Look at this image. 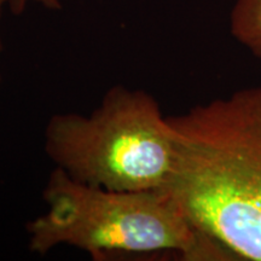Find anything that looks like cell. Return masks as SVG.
<instances>
[{
	"label": "cell",
	"mask_w": 261,
	"mask_h": 261,
	"mask_svg": "<svg viewBox=\"0 0 261 261\" xmlns=\"http://www.w3.org/2000/svg\"><path fill=\"white\" fill-rule=\"evenodd\" d=\"M171 195L191 224L237 260L261 261V85L168 116Z\"/></svg>",
	"instance_id": "obj_1"
},
{
	"label": "cell",
	"mask_w": 261,
	"mask_h": 261,
	"mask_svg": "<svg viewBox=\"0 0 261 261\" xmlns=\"http://www.w3.org/2000/svg\"><path fill=\"white\" fill-rule=\"evenodd\" d=\"M46 211L27 224L31 252L60 247L93 260L172 252L182 260H236L197 230L167 191H117L77 181L55 168L42 194Z\"/></svg>",
	"instance_id": "obj_2"
},
{
	"label": "cell",
	"mask_w": 261,
	"mask_h": 261,
	"mask_svg": "<svg viewBox=\"0 0 261 261\" xmlns=\"http://www.w3.org/2000/svg\"><path fill=\"white\" fill-rule=\"evenodd\" d=\"M44 144L55 168L108 190H161L175 162L168 116L158 100L121 85L108 91L90 114H54Z\"/></svg>",
	"instance_id": "obj_3"
},
{
	"label": "cell",
	"mask_w": 261,
	"mask_h": 261,
	"mask_svg": "<svg viewBox=\"0 0 261 261\" xmlns=\"http://www.w3.org/2000/svg\"><path fill=\"white\" fill-rule=\"evenodd\" d=\"M232 37L261 61V0H236L230 15Z\"/></svg>",
	"instance_id": "obj_4"
},
{
	"label": "cell",
	"mask_w": 261,
	"mask_h": 261,
	"mask_svg": "<svg viewBox=\"0 0 261 261\" xmlns=\"http://www.w3.org/2000/svg\"><path fill=\"white\" fill-rule=\"evenodd\" d=\"M31 4H38L42 6V8L55 10V11L62 8L61 0H10L9 8L11 10L12 14L21 15L27 9V6Z\"/></svg>",
	"instance_id": "obj_5"
},
{
	"label": "cell",
	"mask_w": 261,
	"mask_h": 261,
	"mask_svg": "<svg viewBox=\"0 0 261 261\" xmlns=\"http://www.w3.org/2000/svg\"><path fill=\"white\" fill-rule=\"evenodd\" d=\"M10 0H0V27H2V18L3 14H4V10L6 6L9 5ZM3 51V40H2V33H0V54ZM0 87H2V75H0Z\"/></svg>",
	"instance_id": "obj_6"
}]
</instances>
